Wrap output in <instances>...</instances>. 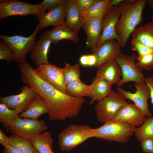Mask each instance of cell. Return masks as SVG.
<instances>
[{
  "label": "cell",
  "mask_w": 153,
  "mask_h": 153,
  "mask_svg": "<svg viewBox=\"0 0 153 153\" xmlns=\"http://www.w3.org/2000/svg\"><path fill=\"white\" fill-rule=\"evenodd\" d=\"M26 83L44 99L48 108L51 121H63L76 117L85 101L83 97L71 96L58 90L42 80L35 73L27 78Z\"/></svg>",
  "instance_id": "obj_1"
},
{
  "label": "cell",
  "mask_w": 153,
  "mask_h": 153,
  "mask_svg": "<svg viewBox=\"0 0 153 153\" xmlns=\"http://www.w3.org/2000/svg\"><path fill=\"white\" fill-rule=\"evenodd\" d=\"M146 0H124L119 5L121 15L115 31L120 38L122 48L125 46L129 36L142 21Z\"/></svg>",
  "instance_id": "obj_2"
},
{
  "label": "cell",
  "mask_w": 153,
  "mask_h": 153,
  "mask_svg": "<svg viewBox=\"0 0 153 153\" xmlns=\"http://www.w3.org/2000/svg\"><path fill=\"white\" fill-rule=\"evenodd\" d=\"M95 128L85 124H71L64 129L58 136L59 148L67 151L93 137Z\"/></svg>",
  "instance_id": "obj_3"
},
{
  "label": "cell",
  "mask_w": 153,
  "mask_h": 153,
  "mask_svg": "<svg viewBox=\"0 0 153 153\" xmlns=\"http://www.w3.org/2000/svg\"><path fill=\"white\" fill-rule=\"evenodd\" d=\"M136 128L134 126L112 120L95 128L93 137L125 143L134 133Z\"/></svg>",
  "instance_id": "obj_4"
},
{
  "label": "cell",
  "mask_w": 153,
  "mask_h": 153,
  "mask_svg": "<svg viewBox=\"0 0 153 153\" xmlns=\"http://www.w3.org/2000/svg\"><path fill=\"white\" fill-rule=\"evenodd\" d=\"M40 27L37 24L33 33L28 37L16 35L10 36L0 34V38L10 47L13 54V61L18 64L26 62V55L37 42L36 37Z\"/></svg>",
  "instance_id": "obj_5"
},
{
  "label": "cell",
  "mask_w": 153,
  "mask_h": 153,
  "mask_svg": "<svg viewBox=\"0 0 153 153\" xmlns=\"http://www.w3.org/2000/svg\"><path fill=\"white\" fill-rule=\"evenodd\" d=\"M121 94L112 90L107 96L97 101L95 110L99 122L104 123L112 120L121 108L128 103Z\"/></svg>",
  "instance_id": "obj_6"
},
{
  "label": "cell",
  "mask_w": 153,
  "mask_h": 153,
  "mask_svg": "<svg viewBox=\"0 0 153 153\" xmlns=\"http://www.w3.org/2000/svg\"><path fill=\"white\" fill-rule=\"evenodd\" d=\"M137 57L135 54L129 56L121 53L115 58L120 67L122 76L120 81L117 85L118 87L122 86L129 82L137 84L145 83V78L135 62Z\"/></svg>",
  "instance_id": "obj_7"
},
{
  "label": "cell",
  "mask_w": 153,
  "mask_h": 153,
  "mask_svg": "<svg viewBox=\"0 0 153 153\" xmlns=\"http://www.w3.org/2000/svg\"><path fill=\"white\" fill-rule=\"evenodd\" d=\"M46 10L40 3L33 5L27 2L10 0L7 2L0 3V20L12 16L32 15L38 18Z\"/></svg>",
  "instance_id": "obj_8"
},
{
  "label": "cell",
  "mask_w": 153,
  "mask_h": 153,
  "mask_svg": "<svg viewBox=\"0 0 153 153\" xmlns=\"http://www.w3.org/2000/svg\"><path fill=\"white\" fill-rule=\"evenodd\" d=\"M48 128L44 120H39L19 117L8 129L13 134L31 140L46 131Z\"/></svg>",
  "instance_id": "obj_9"
},
{
  "label": "cell",
  "mask_w": 153,
  "mask_h": 153,
  "mask_svg": "<svg viewBox=\"0 0 153 153\" xmlns=\"http://www.w3.org/2000/svg\"><path fill=\"white\" fill-rule=\"evenodd\" d=\"M19 94L1 97L0 103L5 104L9 109L16 110L21 114L29 108L35 97L37 94L29 86H23Z\"/></svg>",
  "instance_id": "obj_10"
},
{
  "label": "cell",
  "mask_w": 153,
  "mask_h": 153,
  "mask_svg": "<svg viewBox=\"0 0 153 153\" xmlns=\"http://www.w3.org/2000/svg\"><path fill=\"white\" fill-rule=\"evenodd\" d=\"M34 69L36 74L42 80L60 91L67 94L63 68L49 63L41 65Z\"/></svg>",
  "instance_id": "obj_11"
},
{
  "label": "cell",
  "mask_w": 153,
  "mask_h": 153,
  "mask_svg": "<svg viewBox=\"0 0 153 153\" xmlns=\"http://www.w3.org/2000/svg\"><path fill=\"white\" fill-rule=\"evenodd\" d=\"M120 15L119 6L115 5L112 7L103 18L102 33L97 47L105 41L109 39L116 40L120 43V38L116 32L115 27Z\"/></svg>",
  "instance_id": "obj_12"
},
{
  "label": "cell",
  "mask_w": 153,
  "mask_h": 153,
  "mask_svg": "<svg viewBox=\"0 0 153 153\" xmlns=\"http://www.w3.org/2000/svg\"><path fill=\"white\" fill-rule=\"evenodd\" d=\"M134 86L136 91L132 93L124 90L120 87H117V91L121 94L126 99L132 101L146 116L151 117L152 115L148 107V101L150 98V90L145 83H135Z\"/></svg>",
  "instance_id": "obj_13"
},
{
  "label": "cell",
  "mask_w": 153,
  "mask_h": 153,
  "mask_svg": "<svg viewBox=\"0 0 153 153\" xmlns=\"http://www.w3.org/2000/svg\"><path fill=\"white\" fill-rule=\"evenodd\" d=\"M146 116L134 103H127L121 108L112 120L135 127L139 126L143 124Z\"/></svg>",
  "instance_id": "obj_14"
},
{
  "label": "cell",
  "mask_w": 153,
  "mask_h": 153,
  "mask_svg": "<svg viewBox=\"0 0 153 153\" xmlns=\"http://www.w3.org/2000/svg\"><path fill=\"white\" fill-rule=\"evenodd\" d=\"M121 48L120 42L116 40L109 39L104 42L97 46L92 52L97 59L95 67L97 68L107 62L115 59L122 53Z\"/></svg>",
  "instance_id": "obj_15"
},
{
  "label": "cell",
  "mask_w": 153,
  "mask_h": 153,
  "mask_svg": "<svg viewBox=\"0 0 153 153\" xmlns=\"http://www.w3.org/2000/svg\"><path fill=\"white\" fill-rule=\"evenodd\" d=\"M82 27L87 35L85 48H90L93 52L97 46L101 34L102 18H94L87 20Z\"/></svg>",
  "instance_id": "obj_16"
},
{
  "label": "cell",
  "mask_w": 153,
  "mask_h": 153,
  "mask_svg": "<svg viewBox=\"0 0 153 153\" xmlns=\"http://www.w3.org/2000/svg\"><path fill=\"white\" fill-rule=\"evenodd\" d=\"M121 70L115 59L109 61L97 67L96 77L104 79L111 85L118 84L121 79Z\"/></svg>",
  "instance_id": "obj_17"
},
{
  "label": "cell",
  "mask_w": 153,
  "mask_h": 153,
  "mask_svg": "<svg viewBox=\"0 0 153 153\" xmlns=\"http://www.w3.org/2000/svg\"><path fill=\"white\" fill-rule=\"evenodd\" d=\"M64 3L60 4L47 12H44L39 16L40 30L50 26H58L64 22L65 18Z\"/></svg>",
  "instance_id": "obj_18"
},
{
  "label": "cell",
  "mask_w": 153,
  "mask_h": 153,
  "mask_svg": "<svg viewBox=\"0 0 153 153\" xmlns=\"http://www.w3.org/2000/svg\"><path fill=\"white\" fill-rule=\"evenodd\" d=\"M65 24L71 29L78 33L85 22L81 13L72 0H66L64 3Z\"/></svg>",
  "instance_id": "obj_19"
},
{
  "label": "cell",
  "mask_w": 153,
  "mask_h": 153,
  "mask_svg": "<svg viewBox=\"0 0 153 153\" xmlns=\"http://www.w3.org/2000/svg\"><path fill=\"white\" fill-rule=\"evenodd\" d=\"M52 43L44 32L41 34L39 41L32 49L30 54L31 59L37 67L49 63L47 55Z\"/></svg>",
  "instance_id": "obj_20"
},
{
  "label": "cell",
  "mask_w": 153,
  "mask_h": 153,
  "mask_svg": "<svg viewBox=\"0 0 153 153\" xmlns=\"http://www.w3.org/2000/svg\"><path fill=\"white\" fill-rule=\"evenodd\" d=\"M44 33L46 36L55 45L63 40H68L75 43L79 41L78 33L71 29L64 22L60 26L54 27L51 30H47Z\"/></svg>",
  "instance_id": "obj_21"
},
{
  "label": "cell",
  "mask_w": 153,
  "mask_h": 153,
  "mask_svg": "<svg viewBox=\"0 0 153 153\" xmlns=\"http://www.w3.org/2000/svg\"><path fill=\"white\" fill-rule=\"evenodd\" d=\"M91 89L90 104L92 105L107 96L110 93L112 85L104 79L95 77L91 84Z\"/></svg>",
  "instance_id": "obj_22"
},
{
  "label": "cell",
  "mask_w": 153,
  "mask_h": 153,
  "mask_svg": "<svg viewBox=\"0 0 153 153\" xmlns=\"http://www.w3.org/2000/svg\"><path fill=\"white\" fill-rule=\"evenodd\" d=\"M131 35V40L138 41L153 50V22L136 28Z\"/></svg>",
  "instance_id": "obj_23"
},
{
  "label": "cell",
  "mask_w": 153,
  "mask_h": 153,
  "mask_svg": "<svg viewBox=\"0 0 153 153\" xmlns=\"http://www.w3.org/2000/svg\"><path fill=\"white\" fill-rule=\"evenodd\" d=\"M48 110V108L46 103L37 94L35 97L28 109L19 115V117L21 118H29L37 120L41 115L47 113Z\"/></svg>",
  "instance_id": "obj_24"
},
{
  "label": "cell",
  "mask_w": 153,
  "mask_h": 153,
  "mask_svg": "<svg viewBox=\"0 0 153 153\" xmlns=\"http://www.w3.org/2000/svg\"><path fill=\"white\" fill-rule=\"evenodd\" d=\"M111 1L97 0L92 6L82 13L85 21L92 18H102L112 7Z\"/></svg>",
  "instance_id": "obj_25"
},
{
  "label": "cell",
  "mask_w": 153,
  "mask_h": 153,
  "mask_svg": "<svg viewBox=\"0 0 153 153\" xmlns=\"http://www.w3.org/2000/svg\"><path fill=\"white\" fill-rule=\"evenodd\" d=\"M30 140L39 153H54L52 149V135L48 131H44Z\"/></svg>",
  "instance_id": "obj_26"
},
{
  "label": "cell",
  "mask_w": 153,
  "mask_h": 153,
  "mask_svg": "<svg viewBox=\"0 0 153 153\" xmlns=\"http://www.w3.org/2000/svg\"><path fill=\"white\" fill-rule=\"evenodd\" d=\"M66 91L69 95L77 97H90L91 86L86 85L80 80L68 84L66 86Z\"/></svg>",
  "instance_id": "obj_27"
},
{
  "label": "cell",
  "mask_w": 153,
  "mask_h": 153,
  "mask_svg": "<svg viewBox=\"0 0 153 153\" xmlns=\"http://www.w3.org/2000/svg\"><path fill=\"white\" fill-rule=\"evenodd\" d=\"M10 144L23 153H39L33 146L30 140L13 134L9 137Z\"/></svg>",
  "instance_id": "obj_28"
},
{
  "label": "cell",
  "mask_w": 153,
  "mask_h": 153,
  "mask_svg": "<svg viewBox=\"0 0 153 153\" xmlns=\"http://www.w3.org/2000/svg\"><path fill=\"white\" fill-rule=\"evenodd\" d=\"M18 113L15 110L11 109L2 103L0 104V122L5 128H8L19 118Z\"/></svg>",
  "instance_id": "obj_29"
},
{
  "label": "cell",
  "mask_w": 153,
  "mask_h": 153,
  "mask_svg": "<svg viewBox=\"0 0 153 153\" xmlns=\"http://www.w3.org/2000/svg\"><path fill=\"white\" fill-rule=\"evenodd\" d=\"M134 133L138 141L148 138H153V117L146 118L140 127L136 128Z\"/></svg>",
  "instance_id": "obj_30"
},
{
  "label": "cell",
  "mask_w": 153,
  "mask_h": 153,
  "mask_svg": "<svg viewBox=\"0 0 153 153\" xmlns=\"http://www.w3.org/2000/svg\"><path fill=\"white\" fill-rule=\"evenodd\" d=\"M63 69L64 79L66 85L75 81L80 80V68L78 64L71 66L65 63Z\"/></svg>",
  "instance_id": "obj_31"
},
{
  "label": "cell",
  "mask_w": 153,
  "mask_h": 153,
  "mask_svg": "<svg viewBox=\"0 0 153 153\" xmlns=\"http://www.w3.org/2000/svg\"><path fill=\"white\" fill-rule=\"evenodd\" d=\"M137 65L141 71L153 68V52L141 57H137Z\"/></svg>",
  "instance_id": "obj_32"
},
{
  "label": "cell",
  "mask_w": 153,
  "mask_h": 153,
  "mask_svg": "<svg viewBox=\"0 0 153 153\" xmlns=\"http://www.w3.org/2000/svg\"><path fill=\"white\" fill-rule=\"evenodd\" d=\"M13 54L9 46L5 41L0 42V60H5L8 63L13 61Z\"/></svg>",
  "instance_id": "obj_33"
},
{
  "label": "cell",
  "mask_w": 153,
  "mask_h": 153,
  "mask_svg": "<svg viewBox=\"0 0 153 153\" xmlns=\"http://www.w3.org/2000/svg\"><path fill=\"white\" fill-rule=\"evenodd\" d=\"M131 46L132 49L138 52L137 57H141L153 52V50L137 41L131 40Z\"/></svg>",
  "instance_id": "obj_34"
},
{
  "label": "cell",
  "mask_w": 153,
  "mask_h": 153,
  "mask_svg": "<svg viewBox=\"0 0 153 153\" xmlns=\"http://www.w3.org/2000/svg\"><path fill=\"white\" fill-rule=\"evenodd\" d=\"M97 0H72L79 10L82 13L88 9Z\"/></svg>",
  "instance_id": "obj_35"
},
{
  "label": "cell",
  "mask_w": 153,
  "mask_h": 153,
  "mask_svg": "<svg viewBox=\"0 0 153 153\" xmlns=\"http://www.w3.org/2000/svg\"><path fill=\"white\" fill-rule=\"evenodd\" d=\"M66 0H44L40 3L41 7L49 10L55 8L60 4L64 3Z\"/></svg>",
  "instance_id": "obj_36"
},
{
  "label": "cell",
  "mask_w": 153,
  "mask_h": 153,
  "mask_svg": "<svg viewBox=\"0 0 153 153\" xmlns=\"http://www.w3.org/2000/svg\"><path fill=\"white\" fill-rule=\"evenodd\" d=\"M141 145L142 150L147 153H153V138H148L141 141Z\"/></svg>",
  "instance_id": "obj_37"
},
{
  "label": "cell",
  "mask_w": 153,
  "mask_h": 153,
  "mask_svg": "<svg viewBox=\"0 0 153 153\" xmlns=\"http://www.w3.org/2000/svg\"><path fill=\"white\" fill-rule=\"evenodd\" d=\"M145 83L150 90L151 103L153 105V76L145 78Z\"/></svg>",
  "instance_id": "obj_38"
},
{
  "label": "cell",
  "mask_w": 153,
  "mask_h": 153,
  "mask_svg": "<svg viewBox=\"0 0 153 153\" xmlns=\"http://www.w3.org/2000/svg\"><path fill=\"white\" fill-rule=\"evenodd\" d=\"M0 143L5 148L10 144L9 137L6 136L1 129L0 130Z\"/></svg>",
  "instance_id": "obj_39"
},
{
  "label": "cell",
  "mask_w": 153,
  "mask_h": 153,
  "mask_svg": "<svg viewBox=\"0 0 153 153\" xmlns=\"http://www.w3.org/2000/svg\"><path fill=\"white\" fill-rule=\"evenodd\" d=\"M4 153H23L16 147L9 144L3 150Z\"/></svg>",
  "instance_id": "obj_40"
},
{
  "label": "cell",
  "mask_w": 153,
  "mask_h": 153,
  "mask_svg": "<svg viewBox=\"0 0 153 153\" xmlns=\"http://www.w3.org/2000/svg\"><path fill=\"white\" fill-rule=\"evenodd\" d=\"M88 66H95L97 62L96 56L93 54L88 55Z\"/></svg>",
  "instance_id": "obj_41"
},
{
  "label": "cell",
  "mask_w": 153,
  "mask_h": 153,
  "mask_svg": "<svg viewBox=\"0 0 153 153\" xmlns=\"http://www.w3.org/2000/svg\"><path fill=\"white\" fill-rule=\"evenodd\" d=\"M80 63L82 66H88V55H84L82 56L79 59Z\"/></svg>",
  "instance_id": "obj_42"
},
{
  "label": "cell",
  "mask_w": 153,
  "mask_h": 153,
  "mask_svg": "<svg viewBox=\"0 0 153 153\" xmlns=\"http://www.w3.org/2000/svg\"><path fill=\"white\" fill-rule=\"evenodd\" d=\"M123 1V0H112L111 5L112 6L115 5H118Z\"/></svg>",
  "instance_id": "obj_43"
},
{
  "label": "cell",
  "mask_w": 153,
  "mask_h": 153,
  "mask_svg": "<svg viewBox=\"0 0 153 153\" xmlns=\"http://www.w3.org/2000/svg\"><path fill=\"white\" fill-rule=\"evenodd\" d=\"M147 1L148 2L151 8L153 10V0H148Z\"/></svg>",
  "instance_id": "obj_44"
},
{
  "label": "cell",
  "mask_w": 153,
  "mask_h": 153,
  "mask_svg": "<svg viewBox=\"0 0 153 153\" xmlns=\"http://www.w3.org/2000/svg\"><path fill=\"white\" fill-rule=\"evenodd\" d=\"M152 22H153V16H152Z\"/></svg>",
  "instance_id": "obj_45"
}]
</instances>
